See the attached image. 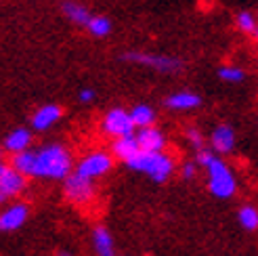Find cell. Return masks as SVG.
<instances>
[{
    "mask_svg": "<svg viewBox=\"0 0 258 256\" xmlns=\"http://www.w3.org/2000/svg\"><path fill=\"white\" fill-rule=\"evenodd\" d=\"M11 164L28 178H46V181H63L76 168L70 149L61 143H48L38 149L30 147L15 153Z\"/></svg>",
    "mask_w": 258,
    "mask_h": 256,
    "instance_id": "obj_1",
    "label": "cell"
},
{
    "mask_svg": "<svg viewBox=\"0 0 258 256\" xmlns=\"http://www.w3.org/2000/svg\"><path fill=\"white\" fill-rule=\"evenodd\" d=\"M124 164L135 172H143L156 183H166L174 172V160L164 151H137Z\"/></svg>",
    "mask_w": 258,
    "mask_h": 256,
    "instance_id": "obj_2",
    "label": "cell"
},
{
    "mask_svg": "<svg viewBox=\"0 0 258 256\" xmlns=\"http://www.w3.org/2000/svg\"><path fill=\"white\" fill-rule=\"evenodd\" d=\"M206 176H208V191L218 200H229L237 191V178L229 164L223 158H212V162L206 166Z\"/></svg>",
    "mask_w": 258,
    "mask_h": 256,
    "instance_id": "obj_3",
    "label": "cell"
},
{
    "mask_svg": "<svg viewBox=\"0 0 258 256\" xmlns=\"http://www.w3.org/2000/svg\"><path fill=\"white\" fill-rule=\"evenodd\" d=\"M126 63L143 66L149 70H156L158 74H178L183 70V61L170 57V55H158V53H143V50H128L120 57Z\"/></svg>",
    "mask_w": 258,
    "mask_h": 256,
    "instance_id": "obj_4",
    "label": "cell"
},
{
    "mask_svg": "<svg viewBox=\"0 0 258 256\" xmlns=\"http://www.w3.org/2000/svg\"><path fill=\"white\" fill-rule=\"evenodd\" d=\"M63 194L74 206H88L97 198V185L93 178H86L74 170L70 176L63 178Z\"/></svg>",
    "mask_w": 258,
    "mask_h": 256,
    "instance_id": "obj_5",
    "label": "cell"
},
{
    "mask_svg": "<svg viewBox=\"0 0 258 256\" xmlns=\"http://www.w3.org/2000/svg\"><path fill=\"white\" fill-rule=\"evenodd\" d=\"M113 153L111 151H90L86 153V156L80 158V162L76 164V172L86 176V178H93V181H97V178L105 176L111 168H113Z\"/></svg>",
    "mask_w": 258,
    "mask_h": 256,
    "instance_id": "obj_6",
    "label": "cell"
},
{
    "mask_svg": "<svg viewBox=\"0 0 258 256\" xmlns=\"http://www.w3.org/2000/svg\"><path fill=\"white\" fill-rule=\"evenodd\" d=\"M101 131H103V135L118 139V137H126V135H135L137 126L131 118V111H126L122 107H111L103 113Z\"/></svg>",
    "mask_w": 258,
    "mask_h": 256,
    "instance_id": "obj_7",
    "label": "cell"
},
{
    "mask_svg": "<svg viewBox=\"0 0 258 256\" xmlns=\"http://www.w3.org/2000/svg\"><path fill=\"white\" fill-rule=\"evenodd\" d=\"M25 187H28V176L21 174L13 164L9 166L0 160V204L21 196Z\"/></svg>",
    "mask_w": 258,
    "mask_h": 256,
    "instance_id": "obj_8",
    "label": "cell"
},
{
    "mask_svg": "<svg viewBox=\"0 0 258 256\" xmlns=\"http://www.w3.org/2000/svg\"><path fill=\"white\" fill-rule=\"evenodd\" d=\"M30 219V206L23 202H15L0 210V233H11L21 229Z\"/></svg>",
    "mask_w": 258,
    "mask_h": 256,
    "instance_id": "obj_9",
    "label": "cell"
},
{
    "mask_svg": "<svg viewBox=\"0 0 258 256\" xmlns=\"http://www.w3.org/2000/svg\"><path fill=\"white\" fill-rule=\"evenodd\" d=\"M61 118H63V107L57 103H46L32 113V131L44 133L48 128H53Z\"/></svg>",
    "mask_w": 258,
    "mask_h": 256,
    "instance_id": "obj_10",
    "label": "cell"
},
{
    "mask_svg": "<svg viewBox=\"0 0 258 256\" xmlns=\"http://www.w3.org/2000/svg\"><path fill=\"white\" fill-rule=\"evenodd\" d=\"M135 137L139 141V147L141 151H164L166 149V135L160 131L158 126H143V128H137Z\"/></svg>",
    "mask_w": 258,
    "mask_h": 256,
    "instance_id": "obj_11",
    "label": "cell"
},
{
    "mask_svg": "<svg viewBox=\"0 0 258 256\" xmlns=\"http://www.w3.org/2000/svg\"><path fill=\"white\" fill-rule=\"evenodd\" d=\"M32 141H34V133L32 128H25V126H19L15 131H11L5 141H3V149L11 156H15V153H21L25 149L32 147Z\"/></svg>",
    "mask_w": 258,
    "mask_h": 256,
    "instance_id": "obj_12",
    "label": "cell"
},
{
    "mask_svg": "<svg viewBox=\"0 0 258 256\" xmlns=\"http://www.w3.org/2000/svg\"><path fill=\"white\" fill-rule=\"evenodd\" d=\"M210 147L218 156H227L235 147V131L229 124H218L210 135Z\"/></svg>",
    "mask_w": 258,
    "mask_h": 256,
    "instance_id": "obj_13",
    "label": "cell"
},
{
    "mask_svg": "<svg viewBox=\"0 0 258 256\" xmlns=\"http://www.w3.org/2000/svg\"><path fill=\"white\" fill-rule=\"evenodd\" d=\"M164 105L172 111H191L202 105V97L193 91H178L164 99Z\"/></svg>",
    "mask_w": 258,
    "mask_h": 256,
    "instance_id": "obj_14",
    "label": "cell"
},
{
    "mask_svg": "<svg viewBox=\"0 0 258 256\" xmlns=\"http://www.w3.org/2000/svg\"><path fill=\"white\" fill-rule=\"evenodd\" d=\"M61 15L66 17L70 23L78 25V28H86L93 13L88 11V7H84L78 0H63L61 3Z\"/></svg>",
    "mask_w": 258,
    "mask_h": 256,
    "instance_id": "obj_15",
    "label": "cell"
},
{
    "mask_svg": "<svg viewBox=\"0 0 258 256\" xmlns=\"http://www.w3.org/2000/svg\"><path fill=\"white\" fill-rule=\"evenodd\" d=\"M137 151H141V147H139V141H137L135 135L118 137V139H113V143H111L113 158H118V160H122V162H126L128 158H133Z\"/></svg>",
    "mask_w": 258,
    "mask_h": 256,
    "instance_id": "obj_16",
    "label": "cell"
},
{
    "mask_svg": "<svg viewBox=\"0 0 258 256\" xmlns=\"http://www.w3.org/2000/svg\"><path fill=\"white\" fill-rule=\"evenodd\" d=\"M93 248L97 256H115V241L113 235L109 233V229L105 227L93 229Z\"/></svg>",
    "mask_w": 258,
    "mask_h": 256,
    "instance_id": "obj_17",
    "label": "cell"
},
{
    "mask_svg": "<svg viewBox=\"0 0 258 256\" xmlns=\"http://www.w3.org/2000/svg\"><path fill=\"white\" fill-rule=\"evenodd\" d=\"M131 118H133L137 128H143V126H153V124H156L158 113H156V109H153L151 105L139 103V105H135L131 109Z\"/></svg>",
    "mask_w": 258,
    "mask_h": 256,
    "instance_id": "obj_18",
    "label": "cell"
},
{
    "mask_svg": "<svg viewBox=\"0 0 258 256\" xmlns=\"http://www.w3.org/2000/svg\"><path fill=\"white\" fill-rule=\"evenodd\" d=\"M93 38H107L113 30V23L107 15H93L88 21V25L84 28Z\"/></svg>",
    "mask_w": 258,
    "mask_h": 256,
    "instance_id": "obj_19",
    "label": "cell"
},
{
    "mask_svg": "<svg viewBox=\"0 0 258 256\" xmlns=\"http://www.w3.org/2000/svg\"><path fill=\"white\" fill-rule=\"evenodd\" d=\"M235 28L241 32V34H248V36H254L256 30H258V15H254L252 11H239L235 15Z\"/></svg>",
    "mask_w": 258,
    "mask_h": 256,
    "instance_id": "obj_20",
    "label": "cell"
},
{
    "mask_svg": "<svg viewBox=\"0 0 258 256\" xmlns=\"http://www.w3.org/2000/svg\"><path fill=\"white\" fill-rule=\"evenodd\" d=\"M237 221L246 231H256L258 229V210L254 206H241L237 212Z\"/></svg>",
    "mask_w": 258,
    "mask_h": 256,
    "instance_id": "obj_21",
    "label": "cell"
},
{
    "mask_svg": "<svg viewBox=\"0 0 258 256\" xmlns=\"http://www.w3.org/2000/svg\"><path fill=\"white\" fill-rule=\"evenodd\" d=\"M216 74H218V78L227 84H239L246 80V72L237 66H223V68H218Z\"/></svg>",
    "mask_w": 258,
    "mask_h": 256,
    "instance_id": "obj_22",
    "label": "cell"
},
{
    "mask_svg": "<svg viewBox=\"0 0 258 256\" xmlns=\"http://www.w3.org/2000/svg\"><path fill=\"white\" fill-rule=\"evenodd\" d=\"M185 137H187V141H189V143L193 145V149H202V147H206V139H204V135L198 131V128H187V131H185Z\"/></svg>",
    "mask_w": 258,
    "mask_h": 256,
    "instance_id": "obj_23",
    "label": "cell"
},
{
    "mask_svg": "<svg viewBox=\"0 0 258 256\" xmlns=\"http://www.w3.org/2000/svg\"><path fill=\"white\" fill-rule=\"evenodd\" d=\"M214 156H218V153H216L212 147H202V149L196 151V162L200 164V168H206V166L212 162Z\"/></svg>",
    "mask_w": 258,
    "mask_h": 256,
    "instance_id": "obj_24",
    "label": "cell"
},
{
    "mask_svg": "<svg viewBox=\"0 0 258 256\" xmlns=\"http://www.w3.org/2000/svg\"><path fill=\"white\" fill-rule=\"evenodd\" d=\"M198 170H200V164L196 160H193V162H185L183 166H180V176H183L185 181H191V178H196Z\"/></svg>",
    "mask_w": 258,
    "mask_h": 256,
    "instance_id": "obj_25",
    "label": "cell"
},
{
    "mask_svg": "<svg viewBox=\"0 0 258 256\" xmlns=\"http://www.w3.org/2000/svg\"><path fill=\"white\" fill-rule=\"evenodd\" d=\"M95 97H97L95 88H80V93H78V101H80V103H93Z\"/></svg>",
    "mask_w": 258,
    "mask_h": 256,
    "instance_id": "obj_26",
    "label": "cell"
},
{
    "mask_svg": "<svg viewBox=\"0 0 258 256\" xmlns=\"http://www.w3.org/2000/svg\"><path fill=\"white\" fill-rule=\"evenodd\" d=\"M57 256H72V254H70V252H66V250H61Z\"/></svg>",
    "mask_w": 258,
    "mask_h": 256,
    "instance_id": "obj_27",
    "label": "cell"
},
{
    "mask_svg": "<svg viewBox=\"0 0 258 256\" xmlns=\"http://www.w3.org/2000/svg\"><path fill=\"white\" fill-rule=\"evenodd\" d=\"M254 38H256V40H258V30H256V34H254Z\"/></svg>",
    "mask_w": 258,
    "mask_h": 256,
    "instance_id": "obj_28",
    "label": "cell"
},
{
    "mask_svg": "<svg viewBox=\"0 0 258 256\" xmlns=\"http://www.w3.org/2000/svg\"><path fill=\"white\" fill-rule=\"evenodd\" d=\"M256 15H258V13H256Z\"/></svg>",
    "mask_w": 258,
    "mask_h": 256,
    "instance_id": "obj_29",
    "label": "cell"
}]
</instances>
